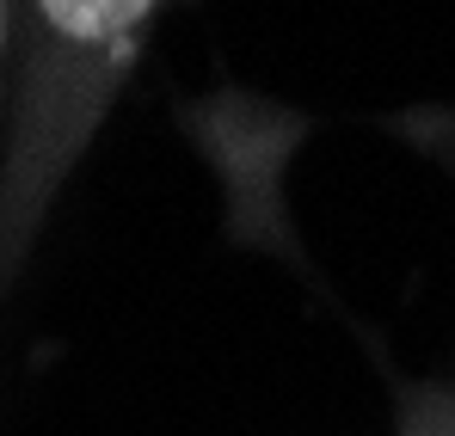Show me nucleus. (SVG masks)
I'll return each instance as SVG.
<instances>
[{"mask_svg":"<svg viewBox=\"0 0 455 436\" xmlns=\"http://www.w3.org/2000/svg\"><path fill=\"white\" fill-rule=\"evenodd\" d=\"M37 6H44V19H50L62 37H75V44H105V37H124L154 0H37Z\"/></svg>","mask_w":455,"mask_h":436,"instance_id":"nucleus-1","label":"nucleus"},{"mask_svg":"<svg viewBox=\"0 0 455 436\" xmlns=\"http://www.w3.org/2000/svg\"><path fill=\"white\" fill-rule=\"evenodd\" d=\"M0 37H6V0H0Z\"/></svg>","mask_w":455,"mask_h":436,"instance_id":"nucleus-2","label":"nucleus"}]
</instances>
